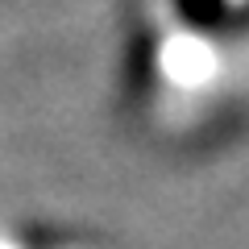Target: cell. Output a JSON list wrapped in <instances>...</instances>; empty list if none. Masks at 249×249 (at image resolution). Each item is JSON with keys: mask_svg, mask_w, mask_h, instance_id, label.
Returning a JSON list of instances; mask_svg holds the SVG:
<instances>
[{"mask_svg": "<svg viewBox=\"0 0 249 249\" xmlns=\"http://www.w3.org/2000/svg\"><path fill=\"white\" fill-rule=\"evenodd\" d=\"M175 13L191 29H220L229 21V0H175Z\"/></svg>", "mask_w": 249, "mask_h": 249, "instance_id": "1", "label": "cell"}]
</instances>
